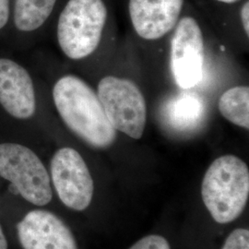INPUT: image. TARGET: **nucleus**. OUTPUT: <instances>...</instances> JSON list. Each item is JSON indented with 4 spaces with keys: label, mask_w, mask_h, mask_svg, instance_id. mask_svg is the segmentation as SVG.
Returning a JSON list of instances; mask_svg holds the SVG:
<instances>
[{
    "label": "nucleus",
    "mask_w": 249,
    "mask_h": 249,
    "mask_svg": "<svg viewBox=\"0 0 249 249\" xmlns=\"http://www.w3.org/2000/svg\"><path fill=\"white\" fill-rule=\"evenodd\" d=\"M222 249H249V231L239 228L231 231Z\"/></svg>",
    "instance_id": "nucleus-14"
},
{
    "label": "nucleus",
    "mask_w": 249,
    "mask_h": 249,
    "mask_svg": "<svg viewBox=\"0 0 249 249\" xmlns=\"http://www.w3.org/2000/svg\"><path fill=\"white\" fill-rule=\"evenodd\" d=\"M51 177L63 204L77 212L89 207L93 196V180L78 151L70 147L55 151L51 160Z\"/></svg>",
    "instance_id": "nucleus-6"
},
{
    "label": "nucleus",
    "mask_w": 249,
    "mask_h": 249,
    "mask_svg": "<svg viewBox=\"0 0 249 249\" xmlns=\"http://www.w3.org/2000/svg\"><path fill=\"white\" fill-rule=\"evenodd\" d=\"M22 249H78L68 225L47 211L29 212L17 224Z\"/></svg>",
    "instance_id": "nucleus-8"
},
{
    "label": "nucleus",
    "mask_w": 249,
    "mask_h": 249,
    "mask_svg": "<svg viewBox=\"0 0 249 249\" xmlns=\"http://www.w3.org/2000/svg\"><path fill=\"white\" fill-rule=\"evenodd\" d=\"M241 21L247 36H249V0L243 5L240 12Z\"/></svg>",
    "instance_id": "nucleus-17"
},
{
    "label": "nucleus",
    "mask_w": 249,
    "mask_h": 249,
    "mask_svg": "<svg viewBox=\"0 0 249 249\" xmlns=\"http://www.w3.org/2000/svg\"><path fill=\"white\" fill-rule=\"evenodd\" d=\"M53 100L63 122L84 142L96 149L115 142L116 130L96 92L84 80L74 75L60 78L53 86Z\"/></svg>",
    "instance_id": "nucleus-1"
},
{
    "label": "nucleus",
    "mask_w": 249,
    "mask_h": 249,
    "mask_svg": "<svg viewBox=\"0 0 249 249\" xmlns=\"http://www.w3.org/2000/svg\"><path fill=\"white\" fill-rule=\"evenodd\" d=\"M129 249H171L169 243L164 237L152 234L138 241Z\"/></svg>",
    "instance_id": "nucleus-15"
},
{
    "label": "nucleus",
    "mask_w": 249,
    "mask_h": 249,
    "mask_svg": "<svg viewBox=\"0 0 249 249\" xmlns=\"http://www.w3.org/2000/svg\"><path fill=\"white\" fill-rule=\"evenodd\" d=\"M0 177L32 204L45 206L52 199L50 178L44 163L24 145L0 144Z\"/></svg>",
    "instance_id": "nucleus-4"
},
{
    "label": "nucleus",
    "mask_w": 249,
    "mask_h": 249,
    "mask_svg": "<svg viewBox=\"0 0 249 249\" xmlns=\"http://www.w3.org/2000/svg\"><path fill=\"white\" fill-rule=\"evenodd\" d=\"M219 110L232 124L249 128V88L235 86L227 89L219 100Z\"/></svg>",
    "instance_id": "nucleus-13"
},
{
    "label": "nucleus",
    "mask_w": 249,
    "mask_h": 249,
    "mask_svg": "<svg viewBox=\"0 0 249 249\" xmlns=\"http://www.w3.org/2000/svg\"><path fill=\"white\" fill-rule=\"evenodd\" d=\"M204 113L203 100L192 91H183L172 96L162 110L167 125L175 131L185 133L200 125Z\"/></svg>",
    "instance_id": "nucleus-11"
},
{
    "label": "nucleus",
    "mask_w": 249,
    "mask_h": 249,
    "mask_svg": "<svg viewBox=\"0 0 249 249\" xmlns=\"http://www.w3.org/2000/svg\"><path fill=\"white\" fill-rule=\"evenodd\" d=\"M0 105L9 116L24 120L35 115L36 90L30 73L18 62L0 58Z\"/></svg>",
    "instance_id": "nucleus-9"
},
{
    "label": "nucleus",
    "mask_w": 249,
    "mask_h": 249,
    "mask_svg": "<svg viewBox=\"0 0 249 249\" xmlns=\"http://www.w3.org/2000/svg\"><path fill=\"white\" fill-rule=\"evenodd\" d=\"M0 249H8V241L0 225Z\"/></svg>",
    "instance_id": "nucleus-18"
},
{
    "label": "nucleus",
    "mask_w": 249,
    "mask_h": 249,
    "mask_svg": "<svg viewBox=\"0 0 249 249\" xmlns=\"http://www.w3.org/2000/svg\"><path fill=\"white\" fill-rule=\"evenodd\" d=\"M56 0H16L14 24L20 32H34L42 26L53 11Z\"/></svg>",
    "instance_id": "nucleus-12"
},
{
    "label": "nucleus",
    "mask_w": 249,
    "mask_h": 249,
    "mask_svg": "<svg viewBox=\"0 0 249 249\" xmlns=\"http://www.w3.org/2000/svg\"><path fill=\"white\" fill-rule=\"evenodd\" d=\"M215 1H218V2H221V3H224V4H233V3L238 2L239 0H215Z\"/></svg>",
    "instance_id": "nucleus-19"
},
{
    "label": "nucleus",
    "mask_w": 249,
    "mask_h": 249,
    "mask_svg": "<svg viewBox=\"0 0 249 249\" xmlns=\"http://www.w3.org/2000/svg\"><path fill=\"white\" fill-rule=\"evenodd\" d=\"M103 0H69L57 22V41L69 58L80 60L97 48L106 26Z\"/></svg>",
    "instance_id": "nucleus-3"
},
{
    "label": "nucleus",
    "mask_w": 249,
    "mask_h": 249,
    "mask_svg": "<svg viewBox=\"0 0 249 249\" xmlns=\"http://www.w3.org/2000/svg\"><path fill=\"white\" fill-rule=\"evenodd\" d=\"M99 101L113 127L139 140L147 122V107L142 92L132 80L107 76L98 84Z\"/></svg>",
    "instance_id": "nucleus-5"
},
{
    "label": "nucleus",
    "mask_w": 249,
    "mask_h": 249,
    "mask_svg": "<svg viewBox=\"0 0 249 249\" xmlns=\"http://www.w3.org/2000/svg\"><path fill=\"white\" fill-rule=\"evenodd\" d=\"M9 0H0V30L7 25L9 19Z\"/></svg>",
    "instance_id": "nucleus-16"
},
{
    "label": "nucleus",
    "mask_w": 249,
    "mask_h": 249,
    "mask_svg": "<svg viewBox=\"0 0 249 249\" xmlns=\"http://www.w3.org/2000/svg\"><path fill=\"white\" fill-rule=\"evenodd\" d=\"M201 195L214 221L228 223L243 213L249 195V170L244 160L224 155L213 160L205 174Z\"/></svg>",
    "instance_id": "nucleus-2"
},
{
    "label": "nucleus",
    "mask_w": 249,
    "mask_h": 249,
    "mask_svg": "<svg viewBox=\"0 0 249 249\" xmlns=\"http://www.w3.org/2000/svg\"><path fill=\"white\" fill-rule=\"evenodd\" d=\"M176 26L171 41V71L178 87L189 89L203 77V36L192 17H183Z\"/></svg>",
    "instance_id": "nucleus-7"
},
{
    "label": "nucleus",
    "mask_w": 249,
    "mask_h": 249,
    "mask_svg": "<svg viewBox=\"0 0 249 249\" xmlns=\"http://www.w3.org/2000/svg\"><path fill=\"white\" fill-rule=\"evenodd\" d=\"M183 5L184 0H129L134 30L145 40L160 39L177 25Z\"/></svg>",
    "instance_id": "nucleus-10"
}]
</instances>
